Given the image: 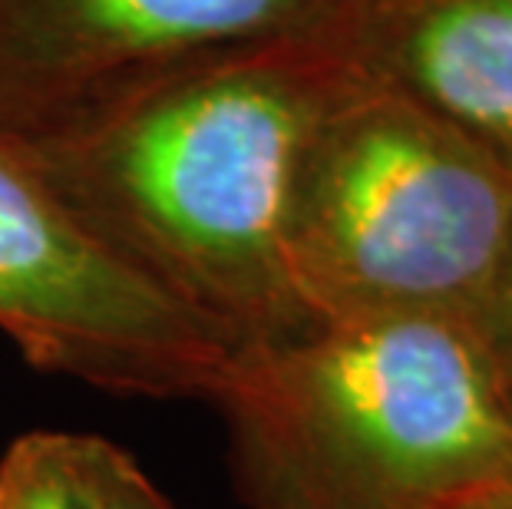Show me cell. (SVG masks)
<instances>
[{
  "label": "cell",
  "instance_id": "obj_1",
  "mask_svg": "<svg viewBox=\"0 0 512 509\" xmlns=\"http://www.w3.org/2000/svg\"><path fill=\"white\" fill-rule=\"evenodd\" d=\"M347 77L318 20L162 70L20 146L96 235L242 351L304 324L294 189Z\"/></svg>",
  "mask_w": 512,
  "mask_h": 509
},
{
  "label": "cell",
  "instance_id": "obj_2",
  "mask_svg": "<svg viewBox=\"0 0 512 509\" xmlns=\"http://www.w3.org/2000/svg\"><path fill=\"white\" fill-rule=\"evenodd\" d=\"M215 407L252 509H453L512 486L506 391L460 321H304L238 351Z\"/></svg>",
  "mask_w": 512,
  "mask_h": 509
},
{
  "label": "cell",
  "instance_id": "obj_3",
  "mask_svg": "<svg viewBox=\"0 0 512 509\" xmlns=\"http://www.w3.org/2000/svg\"><path fill=\"white\" fill-rule=\"evenodd\" d=\"M509 219L503 162L351 67L294 189V305L304 321L427 314L476 331Z\"/></svg>",
  "mask_w": 512,
  "mask_h": 509
},
{
  "label": "cell",
  "instance_id": "obj_4",
  "mask_svg": "<svg viewBox=\"0 0 512 509\" xmlns=\"http://www.w3.org/2000/svg\"><path fill=\"white\" fill-rule=\"evenodd\" d=\"M0 331L40 371L116 394L212 400L238 344L96 235L0 136Z\"/></svg>",
  "mask_w": 512,
  "mask_h": 509
},
{
  "label": "cell",
  "instance_id": "obj_5",
  "mask_svg": "<svg viewBox=\"0 0 512 509\" xmlns=\"http://www.w3.org/2000/svg\"><path fill=\"white\" fill-rule=\"evenodd\" d=\"M334 0H0V136L34 143L179 63L314 27Z\"/></svg>",
  "mask_w": 512,
  "mask_h": 509
},
{
  "label": "cell",
  "instance_id": "obj_6",
  "mask_svg": "<svg viewBox=\"0 0 512 509\" xmlns=\"http://www.w3.org/2000/svg\"><path fill=\"white\" fill-rule=\"evenodd\" d=\"M321 30L512 172V0H334Z\"/></svg>",
  "mask_w": 512,
  "mask_h": 509
},
{
  "label": "cell",
  "instance_id": "obj_7",
  "mask_svg": "<svg viewBox=\"0 0 512 509\" xmlns=\"http://www.w3.org/2000/svg\"><path fill=\"white\" fill-rule=\"evenodd\" d=\"M0 509H86L76 486L70 433H27L4 453Z\"/></svg>",
  "mask_w": 512,
  "mask_h": 509
},
{
  "label": "cell",
  "instance_id": "obj_8",
  "mask_svg": "<svg viewBox=\"0 0 512 509\" xmlns=\"http://www.w3.org/2000/svg\"><path fill=\"white\" fill-rule=\"evenodd\" d=\"M70 450L86 509H176L116 443L90 433H70Z\"/></svg>",
  "mask_w": 512,
  "mask_h": 509
},
{
  "label": "cell",
  "instance_id": "obj_9",
  "mask_svg": "<svg viewBox=\"0 0 512 509\" xmlns=\"http://www.w3.org/2000/svg\"><path fill=\"white\" fill-rule=\"evenodd\" d=\"M476 338L486 361L493 364L499 387L512 391V219L506 229L503 252H499L493 285L476 318Z\"/></svg>",
  "mask_w": 512,
  "mask_h": 509
},
{
  "label": "cell",
  "instance_id": "obj_10",
  "mask_svg": "<svg viewBox=\"0 0 512 509\" xmlns=\"http://www.w3.org/2000/svg\"><path fill=\"white\" fill-rule=\"evenodd\" d=\"M453 509H512V486H496V490L476 493Z\"/></svg>",
  "mask_w": 512,
  "mask_h": 509
},
{
  "label": "cell",
  "instance_id": "obj_11",
  "mask_svg": "<svg viewBox=\"0 0 512 509\" xmlns=\"http://www.w3.org/2000/svg\"><path fill=\"white\" fill-rule=\"evenodd\" d=\"M506 410H509V420H512V391L506 394Z\"/></svg>",
  "mask_w": 512,
  "mask_h": 509
}]
</instances>
